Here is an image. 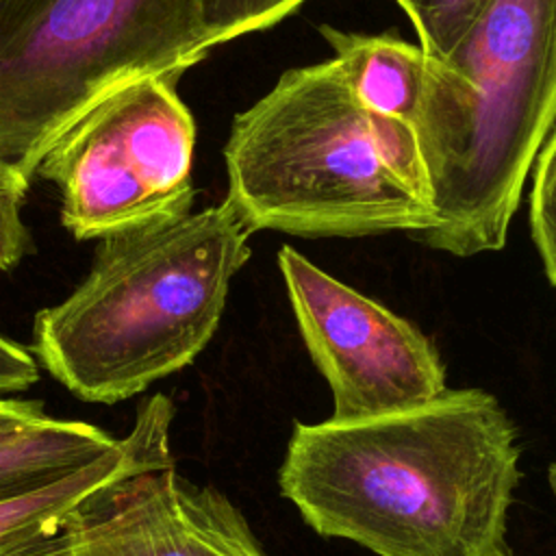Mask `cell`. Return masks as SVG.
Listing matches in <instances>:
<instances>
[{
    "instance_id": "cell-1",
    "label": "cell",
    "mask_w": 556,
    "mask_h": 556,
    "mask_svg": "<svg viewBox=\"0 0 556 556\" xmlns=\"http://www.w3.org/2000/svg\"><path fill=\"white\" fill-rule=\"evenodd\" d=\"M517 428L484 389L356 421H295L280 495L326 539L376 556H515Z\"/></svg>"
},
{
    "instance_id": "cell-2",
    "label": "cell",
    "mask_w": 556,
    "mask_h": 556,
    "mask_svg": "<svg viewBox=\"0 0 556 556\" xmlns=\"http://www.w3.org/2000/svg\"><path fill=\"white\" fill-rule=\"evenodd\" d=\"M250 235L224 200L102 237L87 278L37 313L33 356L83 402L139 395L213 339Z\"/></svg>"
},
{
    "instance_id": "cell-3",
    "label": "cell",
    "mask_w": 556,
    "mask_h": 556,
    "mask_svg": "<svg viewBox=\"0 0 556 556\" xmlns=\"http://www.w3.org/2000/svg\"><path fill=\"white\" fill-rule=\"evenodd\" d=\"M228 193L252 232L424 235L434 206L410 122L358 104L334 59L285 72L232 122Z\"/></svg>"
},
{
    "instance_id": "cell-4",
    "label": "cell",
    "mask_w": 556,
    "mask_h": 556,
    "mask_svg": "<svg viewBox=\"0 0 556 556\" xmlns=\"http://www.w3.org/2000/svg\"><path fill=\"white\" fill-rule=\"evenodd\" d=\"M556 122V0H489L441 61H426L415 135L454 256L502 250Z\"/></svg>"
},
{
    "instance_id": "cell-5",
    "label": "cell",
    "mask_w": 556,
    "mask_h": 556,
    "mask_svg": "<svg viewBox=\"0 0 556 556\" xmlns=\"http://www.w3.org/2000/svg\"><path fill=\"white\" fill-rule=\"evenodd\" d=\"M208 50L200 0H0V187L22 202L96 102L146 76L180 78Z\"/></svg>"
},
{
    "instance_id": "cell-6",
    "label": "cell",
    "mask_w": 556,
    "mask_h": 556,
    "mask_svg": "<svg viewBox=\"0 0 556 556\" xmlns=\"http://www.w3.org/2000/svg\"><path fill=\"white\" fill-rule=\"evenodd\" d=\"M176 80L146 76L115 89L43 156L37 176L56 185L61 222L76 239L191 211L195 122Z\"/></svg>"
},
{
    "instance_id": "cell-7",
    "label": "cell",
    "mask_w": 556,
    "mask_h": 556,
    "mask_svg": "<svg viewBox=\"0 0 556 556\" xmlns=\"http://www.w3.org/2000/svg\"><path fill=\"white\" fill-rule=\"evenodd\" d=\"M278 269L304 345L330 387V419L406 410L447 389L437 345L413 321L332 278L291 245L278 250Z\"/></svg>"
},
{
    "instance_id": "cell-8",
    "label": "cell",
    "mask_w": 556,
    "mask_h": 556,
    "mask_svg": "<svg viewBox=\"0 0 556 556\" xmlns=\"http://www.w3.org/2000/svg\"><path fill=\"white\" fill-rule=\"evenodd\" d=\"M174 404L156 393L139 408L115 447L41 486L0 500V556H22L65 532L76 510L104 486L143 469L172 467Z\"/></svg>"
},
{
    "instance_id": "cell-9",
    "label": "cell",
    "mask_w": 556,
    "mask_h": 556,
    "mask_svg": "<svg viewBox=\"0 0 556 556\" xmlns=\"http://www.w3.org/2000/svg\"><path fill=\"white\" fill-rule=\"evenodd\" d=\"M180 480L172 465L93 493L74 515L72 556H204Z\"/></svg>"
},
{
    "instance_id": "cell-10",
    "label": "cell",
    "mask_w": 556,
    "mask_h": 556,
    "mask_svg": "<svg viewBox=\"0 0 556 556\" xmlns=\"http://www.w3.org/2000/svg\"><path fill=\"white\" fill-rule=\"evenodd\" d=\"M319 33L363 109L415 124L426 78V56L419 46L391 33L363 35L332 26H321Z\"/></svg>"
},
{
    "instance_id": "cell-11",
    "label": "cell",
    "mask_w": 556,
    "mask_h": 556,
    "mask_svg": "<svg viewBox=\"0 0 556 556\" xmlns=\"http://www.w3.org/2000/svg\"><path fill=\"white\" fill-rule=\"evenodd\" d=\"M115 443V437L89 421L52 415L0 430V500L78 469Z\"/></svg>"
},
{
    "instance_id": "cell-12",
    "label": "cell",
    "mask_w": 556,
    "mask_h": 556,
    "mask_svg": "<svg viewBox=\"0 0 556 556\" xmlns=\"http://www.w3.org/2000/svg\"><path fill=\"white\" fill-rule=\"evenodd\" d=\"M180 489L198 526L204 556H267L243 513L215 486L182 476Z\"/></svg>"
},
{
    "instance_id": "cell-13",
    "label": "cell",
    "mask_w": 556,
    "mask_h": 556,
    "mask_svg": "<svg viewBox=\"0 0 556 556\" xmlns=\"http://www.w3.org/2000/svg\"><path fill=\"white\" fill-rule=\"evenodd\" d=\"M489 0H406L426 61H441L467 33Z\"/></svg>"
},
{
    "instance_id": "cell-14",
    "label": "cell",
    "mask_w": 556,
    "mask_h": 556,
    "mask_svg": "<svg viewBox=\"0 0 556 556\" xmlns=\"http://www.w3.org/2000/svg\"><path fill=\"white\" fill-rule=\"evenodd\" d=\"M304 0H200V22L208 48L274 26Z\"/></svg>"
},
{
    "instance_id": "cell-15",
    "label": "cell",
    "mask_w": 556,
    "mask_h": 556,
    "mask_svg": "<svg viewBox=\"0 0 556 556\" xmlns=\"http://www.w3.org/2000/svg\"><path fill=\"white\" fill-rule=\"evenodd\" d=\"M530 232L545 276L556 287V128L536 156L530 189Z\"/></svg>"
},
{
    "instance_id": "cell-16",
    "label": "cell",
    "mask_w": 556,
    "mask_h": 556,
    "mask_svg": "<svg viewBox=\"0 0 556 556\" xmlns=\"http://www.w3.org/2000/svg\"><path fill=\"white\" fill-rule=\"evenodd\" d=\"M20 200L0 187V269L9 271L33 250V239L22 222Z\"/></svg>"
},
{
    "instance_id": "cell-17",
    "label": "cell",
    "mask_w": 556,
    "mask_h": 556,
    "mask_svg": "<svg viewBox=\"0 0 556 556\" xmlns=\"http://www.w3.org/2000/svg\"><path fill=\"white\" fill-rule=\"evenodd\" d=\"M39 380V363L30 350L0 334V395L28 391Z\"/></svg>"
},
{
    "instance_id": "cell-18",
    "label": "cell",
    "mask_w": 556,
    "mask_h": 556,
    "mask_svg": "<svg viewBox=\"0 0 556 556\" xmlns=\"http://www.w3.org/2000/svg\"><path fill=\"white\" fill-rule=\"evenodd\" d=\"M46 408L37 400H13L0 395V430H11L46 417Z\"/></svg>"
},
{
    "instance_id": "cell-19",
    "label": "cell",
    "mask_w": 556,
    "mask_h": 556,
    "mask_svg": "<svg viewBox=\"0 0 556 556\" xmlns=\"http://www.w3.org/2000/svg\"><path fill=\"white\" fill-rule=\"evenodd\" d=\"M74 521V519H72ZM22 556H72V523L65 532H61L56 539L43 543L41 547L26 552Z\"/></svg>"
},
{
    "instance_id": "cell-20",
    "label": "cell",
    "mask_w": 556,
    "mask_h": 556,
    "mask_svg": "<svg viewBox=\"0 0 556 556\" xmlns=\"http://www.w3.org/2000/svg\"><path fill=\"white\" fill-rule=\"evenodd\" d=\"M547 482H549V486H552V491L556 495V460L547 467Z\"/></svg>"
},
{
    "instance_id": "cell-21",
    "label": "cell",
    "mask_w": 556,
    "mask_h": 556,
    "mask_svg": "<svg viewBox=\"0 0 556 556\" xmlns=\"http://www.w3.org/2000/svg\"><path fill=\"white\" fill-rule=\"evenodd\" d=\"M397 4H400V9H404L406 11V0H395Z\"/></svg>"
}]
</instances>
